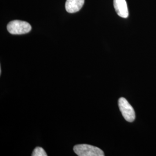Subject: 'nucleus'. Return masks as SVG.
<instances>
[{
	"mask_svg": "<svg viewBox=\"0 0 156 156\" xmlns=\"http://www.w3.org/2000/svg\"><path fill=\"white\" fill-rule=\"evenodd\" d=\"M73 151L79 156H104V151L101 149L87 144L77 145L73 147Z\"/></svg>",
	"mask_w": 156,
	"mask_h": 156,
	"instance_id": "nucleus-1",
	"label": "nucleus"
},
{
	"mask_svg": "<svg viewBox=\"0 0 156 156\" xmlns=\"http://www.w3.org/2000/svg\"><path fill=\"white\" fill-rule=\"evenodd\" d=\"M7 30L11 34L20 35L29 33L31 30V26L26 22L16 20L8 24Z\"/></svg>",
	"mask_w": 156,
	"mask_h": 156,
	"instance_id": "nucleus-2",
	"label": "nucleus"
},
{
	"mask_svg": "<svg viewBox=\"0 0 156 156\" xmlns=\"http://www.w3.org/2000/svg\"><path fill=\"white\" fill-rule=\"evenodd\" d=\"M119 106L125 120L128 122H134L135 119V111L126 98L121 97L119 100Z\"/></svg>",
	"mask_w": 156,
	"mask_h": 156,
	"instance_id": "nucleus-3",
	"label": "nucleus"
},
{
	"mask_svg": "<svg viewBox=\"0 0 156 156\" xmlns=\"http://www.w3.org/2000/svg\"><path fill=\"white\" fill-rule=\"evenodd\" d=\"M113 5L118 16L123 18L128 17L129 12L126 0H113Z\"/></svg>",
	"mask_w": 156,
	"mask_h": 156,
	"instance_id": "nucleus-4",
	"label": "nucleus"
},
{
	"mask_svg": "<svg viewBox=\"0 0 156 156\" xmlns=\"http://www.w3.org/2000/svg\"><path fill=\"white\" fill-rule=\"evenodd\" d=\"M84 0H67L66 9L68 13H73L79 11L83 5Z\"/></svg>",
	"mask_w": 156,
	"mask_h": 156,
	"instance_id": "nucleus-5",
	"label": "nucleus"
},
{
	"mask_svg": "<svg viewBox=\"0 0 156 156\" xmlns=\"http://www.w3.org/2000/svg\"><path fill=\"white\" fill-rule=\"evenodd\" d=\"M33 156H47V154L44 151V149L41 147H37L34 150L33 154Z\"/></svg>",
	"mask_w": 156,
	"mask_h": 156,
	"instance_id": "nucleus-6",
	"label": "nucleus"
}]
</instances>
